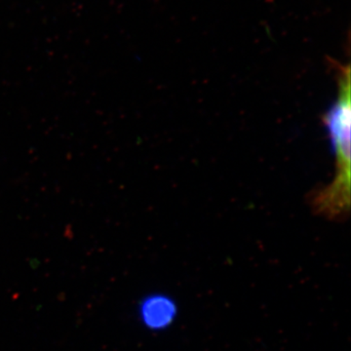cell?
<instances>
[{
    "mask_svg": "<svg viewBox=\"0 0 351 351\" xmlns=\"http://www.w3.org/2000/svg\"><path fill=\"white\" fill-rule=\"evenodd\" d=\"M141 314L147 327L161 329L167 327L174 319L176 307L169 298L154 295L143 302Z\"/></svg>",
    "mask_w": 351,
    "mask_h": 351,
    "instance_id": "obj_2",
    "label": "cell"
},
{
    "mask_svg": "<svg viewBox=\"0 0 351 351\" xmlns=\"http://www.w3.org/2000/svg\"><path fill=\"white\" fill-rule=\"evenodd\" d=\"M336 103L324 117L331 137L336 171L331 184L314 195V210L328 219H343L350 209V69H339Z\"/></svg>",
    "mask_w": 351,
    "mask_h": 351,
    "instance_id": "obj_1",
    "label": "cell"
}]
</instances>
